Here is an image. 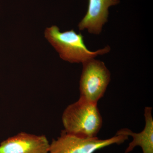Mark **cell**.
<instances>
[{
	"instance_id": "6da1fadb",
	"label": "cell",
	"mask_w": 153,
	"mask_h": 153,
	"mask_svg": "<svg viewBox=\"0 0 153 153\" xmlns=\"http://www.w3.org/2000/svg\"><path fill=\"white\" fill-rule=\"evenodd\" d=\"M62 120L64 131L83 138L97 137L102 125L97 104L80 97L64 110Z\"/></svg>"
},
{
	"instance_id": "7a4b0ae2",
	"label": "cell",
	"mask_w": 153,
	"mask_h": 153,
	"mask_svg": "<svg viewBox=\"0 0 153 153\" xmlns=\"http://www.w3.org/2000/svg\"><path fill=\"white\" fill-rule=\"evenodd\" d=\"M45 37L59 53L60 58L71 63H83L99 55L110 52L109 46L94 52L88 49L84 43L83 36L72 30L60 32L56 26L47 28Z\"/></svg>"
},
{
	"instance_id": "3957f363",
	"label": "cell",
	"mask_w": 153,
	"mask_h": 153,
	"mask_svg": "<svg viewBox=\"0 0 153 153\" xmlns=\"http://www.w3.org/2000/svg\"><path fill=\"white\" fill-rule=\"evenodd\" d=\"M82 63L79 97L97 104L104 96L110 81V72L103 62L94 58Z\"/></svg>"
},
{
	"instance_id": "277c9868",
	"label": "cell",
	"mask_w": 153,
	"mask_h": 153,
	"mask_svg": "<svg viewBox=\"0 0 153 153\" xmlns=\"http://www.w3.org/2000/svg\"><path fill=\"white\" fill-rule=\"evenodd\" d=\"M128 139V136L117 134L105 140L97 137L83 138L63 130L60 136L49 144L48 153H94L110 145L121 144Z\"/></svg>"
},
{
	"instance_id": "5b68a950",
	"label": "cell",
	"mask_w": 153,
	"mask_h": 153,
	"mask_svg": "<svg viewBox=\"0 0 153 153\" xmlns=\"http://www.w3.org/2000/svg\"><path fill=\"white\" fill-rule=\"evenodd\" d=\"M49 143L44 135L21 132L0 144V153H48Z\"/></svg>"
},
{
	"instance_id": "8992f818",
	"label": "cell",
	"mask_w": 153,
	"mask_h": 153,
	"mask_svg": "<svg viewBox=\"0 0 153 153\" xmlns=\"http://www.w3.org/2000/svg\"><path fill=\"white\" fill-rule=\"evenodd\" d=\"M119 2V0H89L86 15L78 25L79 30L87 29L91 34H100L108 22L109 7Z\"/></svg>"
},
{
	"instance_id": "52a82bcc",
	"label": "cell",
	"mask_w": 153,
	"mask_h": 153,
	"mask_svg": "<svg viewBox=\"0 0 153 153\" xmlns=\"http://www.w3.org/2000/svg\"><path fill=\"white\" fill-rule=\"evenodd\" d=\"M152 108L146 107L144 109L145 126L143 130L140 133H134L128 128L119 130L116 134L124 135L131 136L133 140L126 149L125 153L131 152L138 146L142 149L143 153H153V119Z\"/></svg>"
}]
</instances>
